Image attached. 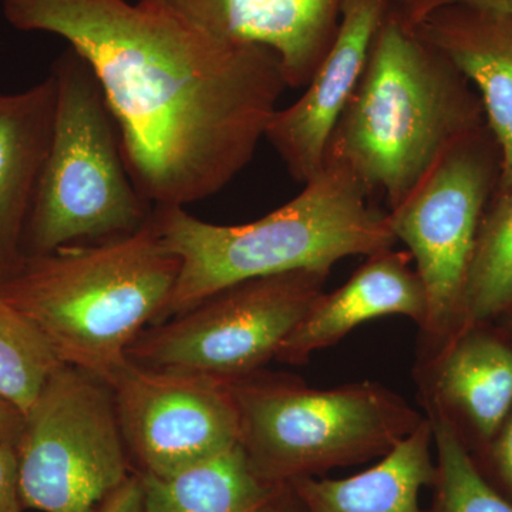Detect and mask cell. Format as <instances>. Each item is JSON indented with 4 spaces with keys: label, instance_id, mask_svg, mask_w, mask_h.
Here are the masks:
<instances>
[{
    "label": "cell",
    "instance_id": "1",
    "mask_svg": "<svg viewBox=\"0 0 512 512\" xmlns=\"http://www.w3.org/2000/svg\"><path fill=\"white\" fill-rule=\"evenodd\" d=\"M3 15L20 32L62 37L89 63L153 207L224 190L288 89L271 50L215 39L140 0H3Z\"/></svg>",
    "mask_w": 512,
    "mask_h": 512
},
{
    "label": "cell",
    "instance_id": "2",
    "mask_svg": "<svg viewBox=\"0 0 512 512\" xmlns=\"http://www.w3.org/2000/svg\"><path fill=\"white\" fill-rule=\"evenodd\" d=\"M485 124L473 84L392 5L326 160L345 164L392 211L454 144Z\"/></svg>",
    "mask_w": 512,
    "mask_h": 512
},
{
    "label": "cell",
    "instance_id": "3",
    "mask_svg": "<svg viewBox=\"0 0 512 512\" xmlns=\"http://www.w3.org/2000/svg\"><path fill=\"white\" fill-rule=\"evenodd\" d=\"M153 222L181 262L157 323L238 282L293 271L329 276L342 259L376 254L397 242L389 211L335 160H326L298 197L249 224H211L184 207H154Z\"/></svg>",
    "mask_w": 512,
    "mask_h": 512
},
{
    "label": "cell",
    "instance_id": "4",
    "mask_svg": "<svg viewBox=\"0 0 512 512\" xmlns=\"http://www.w3.org/2000/svg\"><path fill=\"white\" fill-rule=\"evenodd\" d=\"M180 266L151 217L127 237L23 256L0 292L60 362L113 384L131 343L160 320Z\"/></svg>",
    "mask_w": 512,
    "mask_h": 512
},
{
    "label": "cell",
    "instance_id": "5",
    "mask_svg": "<svg viewBox=\"0 0 512 512\" xmlns=\"http://www.w3.org/2000/svg\"><path fill=\"white\" fill-rule=\"evenodd\" d=\"M50 74L55 124L23 234V256L127 237L146 227L154 212L131 180L119 127L89 63L69 47Z\"/></svg>",
    "mask_w": 512,
    "mask_h": 512
},
{
    "label": "cell",
    "instance_id": "6",
    "mask_svg": "<svg viewBox=\"0 0 512 512\" xmlns=\"http://www.w3.org/2000/svg\"><path fill=\"white\" fill-rule=\"evenodd\" d=\"M229 384L239 444L256 476L275 487L384 456L423 420L375 382L320 390L295 376L259 370Z\"/></svg>",
    "mask_w": 512,
    "mask_h": 512
},
{
    "label": "cell",
    "instance_id": "7",
    "mask_svg": "<svg viewBox=\"0 0 512 512\" xmlns=\"http://www.w3.org/2000/svg\"><path fill=\"white\" fill-rule=\"evenodd\" d=\"M13 448L30 510L99 512L134 474L113 387L64 363L23 414Z\"/></svg>",
    "mask_w": 512,
    "mask_h": 512
},
{
    "label": "cell",
    "instance_id": "8",
    "mask_svg": "<svg viewBox=\"0 0 512 512\" xmlns=\"http://www.w3.org/2000/svg\"><path fill=\"white\" fill-rule=\"evenodd\" d=\"M501 170L500 147L485 124L454 144L389 211L394 237L412 255L429 303L417 357L436 352L461 329L478 229Z\"/></svg>",
    "mask_w": 512,
    "mask_h": 512
},
{
    "label": "cell",
    "instance_id": "9",
    "mask_svg": "<svg viewBox=\"0 0 512 512\" xmlns=\"http://www.w3.org/2000/svg\"><path fill=\"white\" fill-rule=\"evenodd\" d=\"M311 271L238 282L173 318L148 326L127 350L131 363L232 380L259 372L325 293Z\"/></svg>",
    "mask_w": 512,
    "mask_h": 512
},
{
    "label": "cell",
    "instance_id": "10",
    "mask_svg": "<svg viewBox=\"0 0 512 512\" xmlns=\"http://www.w3.org/2000/svg\"><path fill=\"white\" fill-rule=\"evenodd\" d=\"M111 387L138 474L174 476L239 444L238 407L227 380L130 362Z\"/></svg>",
    "mask_w": 512,
    "mask_h": 512
},
{
    "label": "cell",
    "instance_id": "11",
    "mask_svg": "<svg viewBox=\"0 0 512 512\" xmlns=\"http://www.w3.org/2000/svg\"><path fill=\"white\" fill-rule=\"evenodd\" d=\"M414 379L426 416L446 420L476 457L512 409V332L501 322L466 326L417 357Z\"/></svg>",
    "mask_w": 512,
    "mask_h": 512
},
{
    "label": "cell",
    "instance_id": "12",
    "mask_svg": "<svg viewBox=\"0 0 512 512\" xmlns=\"http://www.w3.org/2000/svg\"><path fill=\"white\" fill-rule=\"evenodd\" d=\"M393 0H343L338 33L305 92L269 120L265 138L305 185L322 170L330 137L353 96Z\"/></svg>",
    "mask_w": 512,
    "mask_h": 512
},
{
    "label": "cell",
    "instance_id": "13",
    "mask_svg": "<svg viewBox=\"0 0 512 512\" xmlns=\"http://www.w3.org/2000/svg\"><path fill=\"white\" fill-rule=\"evenodd\" d=\"M224 42L271 50L288 89H302L338 33L343 0H140Z\"/></svg>",
    "mask_w": 512,
    "mask_h": 512
},
{
    "label": "cell",
    "instance_id": "14",
    "mask_svg": "<svg viewBox=\"0 0 512 512\" xmlns=\"http://www.w3.org/2000/svg\"><path fill=\"white\" fill-rule=\"evenodd\" d=\"M409 23L473 84L483 103L485 123L501 151L498 190L512 188L511 13L447 3Z\"/></svg>",
    "mask_w": 512,
    "mask_h": 512
},
{
    "label": "cell",
    "instance_id": "15",
    "mask_svg": "<svg viewBox=\"0 0 512 512\" xmlns=\"http://www.w3.org/2000/svg\"><path fill=\"white\" fill-rule=\"evenodd\" d=\"M366 258L348 282L320 296L282 343L276 360L301 366L316 350L336 345L357 326L383 316H407L423 328L429 303L410 252L389 248Z\"/></svg>",
    "mask_w": 512,
    "mask_h": 512
},
{
    "label": "cell",
    "instance_id": "16",
    "mask_svg": "<svg viewBox=\"0 0 512 512\" xmlns=\"http://www.w3.org/2000/svg\"><path fill=\"white\" fill-rule=\"evenodd\" d=\"M55 113L52 74L22 92H0V281L23 258V234L49 153Z\"/></svg>",
    "mask_w": 512,
    "mask_h": 512
},
{
    "label": "cell",
    "instance_id": "17",
    "mask_svg": "<svg viewBox=\"0 0 512 512\" xmlns=\"http://www.w3.org/2000/svg\"><path fill=\"white\" fill-rule=\"evenodd\" d=\"M433 430L427 417L376 466L340 480L302 477L289 483L305 512H423L420 493L433 487Z\"/></svg>",
    "mask_w": 512,
    "mask_h": 512
},
{
    "label": "cell",
    "instance_id": "18",
    "mask_svg": "<svg viewBox=\"0 0 512 512\" xmlns=\"http://www.w3.org/2000/svg\"><path fill=\"white\" fill-rule=\"evenodd\" d=\"M138 476L144 512H258L284 487L256 476L241 444L174 476Z\"/></svg>",
    "mask_w": 512,
    "mask_h": 512
},
{
    "label": "cell",
    "instance_id": "19",
    "mask_svg": "<svg viewBox=\"0 0 512 512\" xmlns=\"http://www.w3.org/2000/svg\"><path fill=\"white\" fill-rule=\"evenodd\" d=\"M512 315V188L497 190L484 212L464 292L461 329Z\"/></svg>",
    "mask_w": 512,
    "mask_h": 512
},
{
    "label": "cell",
    "instance_id": "20",
    "mask_svg": "<svg viewBox=\"0 0 512 512\" xmlns=\"http://www.w3.org/2000/svg\"><path fill=\"white\" fill-rule=\"evenodd\" d=\"M60 365L42 333L0 292V399L25 414Z\"/></svg>",
    "mask_w": 512,
    "mask_h": 512
},
{
    "label": "cell",
    "instance_id": "21",
    "mask_svg": "<svg viewBox=\"0 0 512 512\" xmlns=\"http://www.w3.org/2000/svg\"><path fill=\"white\" fill-rule=\"evenodd\" d=\"M437 451L434 498L429 512H512V503L495 490L470 451L446 420L426 416Z\"/></svg>",
    "mask_w": 512,
    "mask_h": 512
},
{
    "label": "cell",
    "instance_id": "22",
    "mask_svg": "<svg viewBox=\"0 0 512 512\" xmlns=\"http://www.w3.org/2000/svg\"><path fill=\"white\" fill-rule=\"evenodd\" d=\"M473 458L495 490L512 503V409L483 453Z\"/></svg>",
    "mask_w": 512,
    "mask_h": 512
},
{
    "label": "cell",
    "instance_id": "23",
    "mask_svg": "<svg viewBox=\"0 0 512 512\" xmlns=\"http://www.w3.org/2000/svg\"><path fill=\"white\" fill-rule=\"evenodd\" d=\"M25 510L20 498L18 467L12 443L0 441V512Z\"/></svg>",
    "mask_w": 512,
    "mask_h": 512
},
{
    "label": "cell",
    "instance_id": "24",
    "mask_svg": "<svg viewBox=\"0 0 512 512\" xmlns=\"http://www.w3.org/2000/svg\"><path fill=\"white\" fill-rule=\"evenodd\" d=\"M99 512H144L140 476L134 473L128 478L126 483L104 503Z\"/></svg>",
    "mask_w": 512,
    "mask_h": 512
},
{
    "label": "cell",
    "instance_id": "25",
    "mask_svg": "<svg viewBox=\"0 0 512 512\" xmlns=\"http://www.w3.org/2000/svg\"><path fill=\"white\" fill-rule=\"evenodd\" d=\"M447 3H470V5L501 10V12L511 13L512 15V0H410L407 8L403 10V15L406 16L409 22H413L429 10L437 8V6L447 5Z\"/></svg>",
    "mask_w": 512,
    "mask_h": 512
},
{
    "label": "cell",
    "instance_id": "26",
    "mask_svg": "<svg viewBox=\"0 0 512 512\" xmlns=\"http://www.w3.org/2000/svg\"><path fill=\"white\" fill-rule=\"evenodd\" d=\"M23 424V413L8 400L0 399V441L15 443Z\"/></svg>",
    "mask_w": 512,
    "mask_h": 512
},
{
    "label": "cell",
    "instance_id": "27",
    "mask_svg": "<svg viewBox=\"0 0 512 512\" xmlns=\"http://www.w3.org/2000/svg\"><path fill=\"white\" fill-rule=\"evenodd\" d=\"M258 512H305L289 485H284Z\"/></svg>",
    "mask_w": 512,
    "mask_h": 512
},
{
    "label": "cell",
    "instance_id": "28",
    "mask_svg": "<svg viewBox=\"0 0 512 512\" xmlns=\"http://www.w3.org/2000/svg\"><path fill=\"white\" fill-rule=\"evenodd\" d=\"M407 3H409V0H393V6H396L397 9L406 8Z\"/></svg>",
    "mask_w": 512,
    "mask_h": 512
},
{
    "label": "cell",
    "instance_id": "29",
    "mask_svg": "<svg viewBox=\"0 0 512 512\" xmlns=\"http://www.w3.org/2000/svg\"><path fill=\"white\" fill-rule=\"evenodd\" d=\"M501 323H504V325L507 326V328L510 329L512 332V315L510 316V318L505 319L504 322Z\"/></svg>",
    "mask_w": 512,
    "mask_h": 512
},
{
    "label": "cell",
    "instance_id": "30",
    "mask_svg": "<svg viewBox=\"0 0 512 512\" xmlns=\"http://www.w3.org/2000/svg\"><path fill=\"white\" fill-rule=\"evenodd\" d=\"M409 3H410V0H409ZM409 3H407V5H409ZM407 5H406V6H407Z\"/></svg>",
    "mask_w": 512,
    "mask_h": 512
}]
</instances>
